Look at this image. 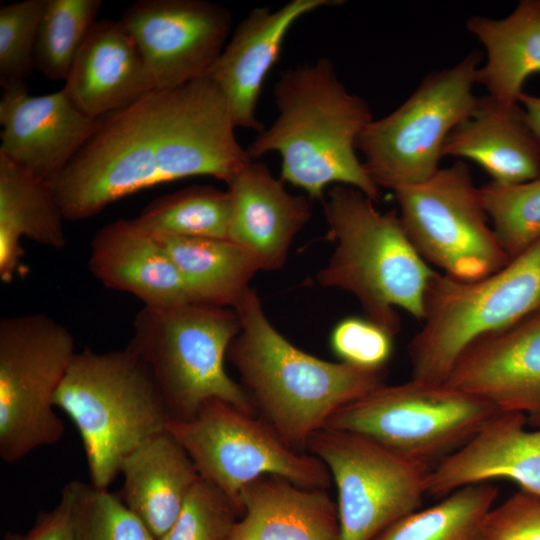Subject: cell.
I'll use <instances>...</instances> for the list:
<instances>
[{
    "label": "cell",
    "instance_id": "3957f363",
    "mask_svg": "<svg viewBox=\"0 0 540 540\" xmlns=\"http://www.w3.org/2000/svg\"><path fill=\"white\" fill-rule=\"evenodd\" d=\"M234 310L241 330L226 358L255 413L296 451H307L335 411L385 383L386 369L329 362L294 346L270 323L253 288Z\"/></svg>",
    "mask_w": 540,
    "mask_h": 540
},
{
    "label": "cell",
    "instance_id": "5b68a950",
    "mask_svg": "<svg viewBox=\"0 0 540 540\" xmlns=\"http://www.w3.org/2000/svg\"><path fill=\"white\" fill-rule=\"evenodd\" d=\"M75 424L90 483L108 489L123 460L167 430L170 415L146 364L128 346L77 352L54 398Z\"/></svg>",
    "mask_w": 540,
    "mask_h": 540
},
{
    "label": "cell",
    "instance_id": "7c38bea8",
    "mask_svg": "<svg viewBox=\"0 0 540 540\" xmlns=\"http://www.w3.org/2000/svg\"><path fill=\"white\" fill-rule=\"evenodd\" d=\"M394 193L408 238L444 275L474 281L510 261L488 224L480 189L465 163L440 168L426 181Z\"/></svg>",
    "mask_w": 540,
    "mask_h": 540
},
{
    "label": "cell",
    "instance_id": "e575fe53",
    "mask_svg": "<svg viewBox=\"0 0 540 540\" xmlns=\"http://www.w3.org/2000/svg\"><path fill=\"white\" fill-rule=\"evenodd\" d=\"M393 338L387 329L369 318L350 316L334 327L330 345L341 362L367 370H382L392 356Z\"/></svg>",
    "mask_w": 540,
    "mask_h": 540
},
{
    "label": "cell",
    "instance_id": "d6a6232c",
    "mask_svg": "<svg viewBox=\"0 0 540 540\" xmlns=\"http://www.w3.org/2000/svg\"><path fill=\"white\" fill-rule=\"evenodd\" d=\"M242 515L228 495L200 477L171 528L157 540H226Z\"/></svg>",
    "mask_w": 540,
    "mask_h": 540
},
{
    "label": "cell",
    "instance_id": "4316f807",
    "mask_svg": "<svg viewBox=\"0 0 540 540\" xmlns=\"http://www.w3.org/2000/svg\"><path fill=\"white\" fill-rule=\"evenodd\" d=\"M157 238L198 304L235 309L259 271L250 256L229 239Z\"/></svg>",
    "mask_w": 540,
    "mask_h": 540
},
{
    "label": "cell",
    "instance_id": "d4e9b609",
    "mask_svg": "<svg viewBox=\"0 0 540 540\" xmlns=\"http://www.w3.org/2000/svg\"><path fill=\"white\" fill-rule=\"evenodd\" d=\"M466 29L487 54L476 83L499 103H519L525 81L540 73V0H522L502 19L471 17Z\"/></svg>",
    "mask_w": 540,
    "mask_h": 540
},
{
    "label": "cell",
    "instance_id": "8992f818",
    "mask_svg": "<svg viewBox=\"0 0 540 540\" xmlns=\"http://www.w3.org/2000/svg\"><path fill=\"white\" fill-rule=\"evenodd\" d=\"M240 330V318L231 308L197 303L144 306L134 318L127 346L150 370L171 420L192 418L212 398L256 414L246 392L224 366Z\"/></svg>",
    "mask_w": 540,
    "mask_h": 540
},
{
    "label": "cell",
    "instance_id": "836d02e7",
    "mask_svg": "<svg viewBox=\"0 0 540 540\" xmlns=\"http://www.w3.org/2000/svg\"><path fill=\"white\" fill-rule=\"evenodd\" d=\"M46 0H25L0 8V85L25 83L34 68L40 19Z\"/></svg>",
    "mask_w": 540,
    "mask_h": 540
},
{
    "label": "cell",
    "instance_id": "2e32d148",
    "mask_svg": "<svg viewBox=\"0 0 540 540\" xmlns=\"http://www.w3.org/2000/svg\"><path fill=\"white\" fill-rule=\"evenodd\" d=\"M445 382L540 428V309L469 345Z\"/></svg>",
    "mask_w": 540,
    "mask_h": 540
},
{
    "label": "cell",
    "instance_id": "603a6c76",
    "mask_svg": "<svg viewBox=\"0 0 540 540\" xmlns=\"http://www.w3.org/2000/svg\"><path fill=\"white\" fill-rule=\"evenodd\" d=\"M442 156L461 157L481 166L501 185L540 176V140L519 103L478 98L472 114L448 135Z\"/></svg>",
    "mask_w": 540,
    "mask_h": 540
},
{
    "label": "cell",
    "instance_id": "484cf974",
    "mask_svg": "<svg viewBox=\"0 0 540 540\" xmlns=\"http://www.w3.org/2000/svg\"><path fill=\"white\" fill-rule=\"evenodd\" d=\"M63 213L48 184L0 154V279L9 283L20 267L27 237L55 249L66 245Z\"/></svg>",
    "mask_w": 540,
    "mask_h": 540
},
{
    "label": "cell",
    "instance_id": "4fadbf2b",
    "mask_svg": "<svg viewBox=\"0 0 540 540\" xmlns=\"http://www.w3.org/2000/svg\"><path fill=\"white\" fill-rule=\"evenodd\" d=\"M307 451L328 468L337 489L341 540H373L418 510L431 468L368 436L323 427Z\"/></svg>",
    "mask_w": 540,
    "mask_h": 540
},
{
    "label": "cell",
    "instance_id": "d590c367",
    "mask_svg": "<svg viewBox=\"0 0 540 540\" xmlns=\"http://www.w3.org/2000/svg\"><path fill=\"white\" fill-rule=\"evenodd\" d=\"M479 540H540V497L519 490L494 506Z\"/></svg>",
    "mask_w": 540,
    "mask_h": 540
},
{
    "label": "cell",
    "instance_id": "e0dca14e",
    "mask_svg": "<svg viewBox=\"0 0 540 540\" xmlns=\"http://www.w3.org/2000/svg\"><path fill=\"white\" fill-rule=\"evenodd\" d=\"M342 3L291 0L275 10L254 8L238 23L207 75L224 95L236 128L257 133L264 129L257 118V103L291 27L308 13Z\"/></svg>",
    "mask_w": 540,
    "mask_h": 540
},
{
    "label": "cell",
    "instance_id": "9a60e30c",
    "mask_svg": "<svg viewBox=\"0 0 540 540\" xmlns=\"http://www.w3.org/2000/svg\"><path fill=\"white\" fill-rule=\"evenodd\" d=\"M0 154L49 184L99 128L102 117L80 111L64 89L31 96L25 83L2 88Z\"/></svg>",
    "mask_w": 540,
    "mask_h": 540
},
{
    "label": "cell",
    "instance_id": "277c9868",
    "mask_svg": "<svg viewBox=\"0 0 540 540\" xmlns=\"http://www.w3.org/2000/svg\"><path fill=\"white\" fill-rule=\"evenodd\" d=\"M362 191L334 185L323 200L327 238L334 251L318 283L351 293L365 317L398 334L397 309L423 320L429 285L437 273L417 252L398 211H379Z\"/></svg>",
    "mask_w": 540,
    "mask_h": 540
},
{
    "label": "cell",
    "instance_id": "4dcf8cb0",
    "mask_svg": "<svg viewBox=\"0 0 540 540\" xmlns=\"http://www.w3.org/2000/svg\"><path fill=\"white\" fill-rule=\"evenodd\" d=\"M479 189L492 228L510 260L540 240V176L512 185L490 182Z\"/></svg>",
    "mask_w": 540,
    "mask_h": 540
},
{
    "label": "cell",
    "instance_id": "1f68e13d",
    "mask_svg": "<svg viewBox=\"0 0 540 540\" xmlns=\"http://www.w3.org/2000/svg\"><path fill=\"white\" fill-rule=\"evenodd\" d=\"M74 540H156L121 498L91 483L71 481Z\"/></svg>",
    "mask_w": 540,
    "mask_h": 540
},
{
    "label": "cell",
    "instance_id": "ffe728a7",
    "mask_svg": "<svg viewBox=\"0 0 540 540\" xmlns=\"http://www.w3.org/2000/svg\"><path fill=\"white\" fill-rule=\"evenodd\" d=\"M64 91L92 118L127 107L156 89L134 39L120 20H96L65 80Z\"/></svg>",
    "mask_w": 540,
    "mask_h": 540
},
{
    "label": "cell",
    "instance_id": "8d00e7d4",
    "mask_svg": "<svg viewBox=\"0 0 540 540\" xmlns=\"http://www.w3.org/2000/svg\"><path fill=\"white\" fill-rule=\"evenodd\" d=\"M17 540H74L71 500L65 487L59 503L52 510L43 513L33 528Z\"/></svg>",
    "mask_w": 540,
    "mask_h": 540
},
{
    "label": "cell",
    "instance_id": "7a4b0ae2",
    "mask_svg": "<svg viewBox=\"0 0 540 540\" xmlns=\"http://www.w3.org/2000/svg\"><path fill=\"white\" fill-rule=\"evenodd\" d=\"M278 116L246 151L252 160L275 152L281 179L324 200L331 185L354 187L375 202L380 188L358 157L357 140L373 120L367 102L351 93L328 58L288 68L274 86Z\"/></svg>",
    "mask_w": 540,
    "mask_h": 540
},
{
    "label": "cell",
    "instance_id": "44dd1931",
    "mask_svg": "<svg viewBox=\"0 0 540 540\" xmlns=\"http://www.w3.org/2000/svg\"><path fill=\"white\" fill-rule=\"evenodd\" d=\"M88 266L105 287L132 294L144 306L196 303L161 241L133 219L113 221L96 232Z\"/></svg>",
    "mask_w": 540,
    "mask_h": 540
},
{
    "label": "cell",
    "instance_id": "8fae6325",
    "mask_svg": "<svg viewBox=\"0 0 540 540\" xmlns=\"http://www.w3.org/2000/svg\"><path fill=\"white\" fill-rule=\"evenodd\" d=\"M167 430L200 477L242 510V488L262 475H279L309 488L327 489L332 484L318 457L294 450L261 417L219 398L205 401L188 420H170Z\"/></svg>",
    "mask_w": 540,
    "mask_h": 540
},
{
    "label": "cell",
    "instance_id": "7402d4cb",
    "mask_svg": "<svg viewBox=\"0 0 540 540\" xmlns=\"http://www.w3.org/2000/svg\"><path fill=\"white\" fill-rule=\"evenodd\" d=\"M243 515L226 540H341L337 503L327 489L273 474L240 492Z\"/></svg>",
    "mask_w": 540,
    "mask_h": 540
},
{
    "label": "cell",
    "instance_id": "d6986e66",
    "mask_svg": "<svg viewBox=\"0 0 540 540\" xmlns=\"http://www.w3.org/2000/svg\"><path fill=\"white\" fill-rule=\"evenodd\" d=\"M521 413L492 416L463 446L431 468L426 494L442 498L463 486L508 479L540 497V428Z\"/></svg>",
    "mask_w": 540,
    "mask_h": 540
},
{
    "label": "cell",
    "instance_id": "74e56055",
    "mask_svg": "<svg viewBox=\"0 0 540 540\" xmlns=\"http://www.w3.org/2000/svg\"><path fill=\"white\" fill-rule=\"evenodd\" d=\"M518 102L522 104L527 121L540 140V97L523 92Z\"/></svg>",
    "mask_w": 540,
    "mask_h": 540
},
{
    "label": "cell",
    "instance_id": "f546056e",
    "mask_svg": "<svg viewBox=\"0 0 540 540\" xmlns=\"http://www.w3.org/2000/svg\"><path fill=\"white\" fill-rule=\"evenodd\" d=\"M101 6L102 0H46L34 68L51 80H66Z\"/></svg>",
    "mask_w": 540,
    "mask_h": 540
},
{
    "label": "cell",
    "instance_id": "9c48e42d",
    "mask_svg": "<svg viewBox=\"0 0 540 540\" xmlns=\"http://www.w3.org/2000/svg\"><path fill=\"white\" fill-rule=\"evenodd\" d=\"M499 410L450 386L411 378L386 383L335 411L324 427L368 436L433 468Z\"/></svg>",
    "mask_w": 540,
    "mask_h": 540
},
{
    "label": "cell",
    "instance_id": "f1b7e54d",
    "mask_svg": "<svg viewBox=\"0 0 540 540\" xmlns=\"http://www.w3.org/2000/svg\"><path fill=\"white\" fill-rule=\"evenodd\" d=\"M230 211L227 189L192 185L154 199L133 220L155 237L228 239Z\"/></svg>",
    "mask_w": 540,
    "mask_h": 540
},
{
    "label": "cell",
    "instance_id": "6da1fadb",
    "mask_svg": "<svg viewBox=\"0 0 540 540\" xmlns=\"http://www.w3.org/2000/svg\"><path fill=\"white\" fill-rule=\"evenodd\" d=\"M224 95L208 77L154 89L101 124L49 187L67 220L137 191L194 176L227 183L250 159Z\"/></svg>",
    "mask_w": 540,
    "mask_h": 540
},
{
    "label": "cell",
    "instance_id": "ba28073f",
    "mask_svg": "<svg viewBox=\"0 0 540 540\" xmlns=\"http://www.w3.org/2000/svg\"><path fill=\"white\" fill-rule=\"evenodd\" d=\"M481 60L482 54L473 51L451 67L428 74L399 107L364 128L357 151L379 188L395 191L418 184L440 169L448 135L476 107Z\"/></svg>",
    "mask_w": 540,
    "mask_h": 540
},
{
    "label": "cell",
    "instance_id": "ac0fdd59",
    "mask_svg": "<svg viewBox=\"0 0 540 540\" xmlns=\"http://www.w3.org/2000/svg\"><path fill=\"white\" fill-rule=\"evenodd\" d=\"M268 166L249 160L226 183L231 211L228 239L243 249L259 270H278L295 236L309 222L308 198L289 193Z\"/></svg>",
    "mask_w": 540,
    "mask_h": 540
},
{
    "label": "cell",
    "instance_id": "52a82bcc",
    "mask_svg": "<svg viewBox=\"0 0 540 540\" xmlns=\"http://www.w3.org/2000/svg\"><path fill=\"white\" fill-rule=\"evenodd\" d=\"M540 309V240L500 270L474 281L436 273L426 295L422 328L407 352L411 378L445 382L465 349Z\"/></svg>",
    "mask_w": 540,
    "mask_h": 540
},
{
    "label": "cell",
    "instance_id": "5bb4252c",
    "mask_svg": "<svg viewBox=\"0 0 540 540\" xmlns=\"http://www.w3.org/2000/svg\"><path fill=\"white\" fill-rule=\"evenodd\" d=\"M120 21L134 39L156 89L208 75L232 28L231 12L206 0H138Z\"/></svg>",
    "mask_w": 540,
    "mask_h": 540
},
{
    "label": "cell",
    "instance_id": "30bf717a",
    "mask_svg": "<svg viewBox=\"0 0 540 540\" xmlns=\"http://www.w3.org/2000/svg\"><path fill=\"white\" fill-rule=\"evenodd\" d=\"M77 352L70 331L44 314L0 321V458L15 463L61 440L54 398Z\"/></svg>",
    "mask_w": 540,
    "mask_h": 540
},
{
    "label": "cell",
    "instance_id": "83f0119b",
    "mask_svg": "<svg viewBox=\"0 0 540 540\" xmlns=\"http://www.w3.org/2000/svg\"><path fill=\"white\" fill-rule=\"evenodd\" d=\"M498 495L489 482L463 486L437 504L406 515L373 540H479Z\"/></svg>",
    "mask_w": 540,
    "mask_h": 540
},
{
    "label": "cell",
    "instance_id": "cb8c5ba5",
    "mask_svg": "<svg viewBox=\"0 0 540 540\" xmlns=\"http://www.w3.org/2000/svg\"><path fill=\"white\" fill-rule=\"evenodd\" d=\"M119 497L157 540L178 517L200 475L177 439L164 431L122 462Z\"/></svg>",
    "mask_w": 540,
    "mask_h": 540
}]
</instances>
